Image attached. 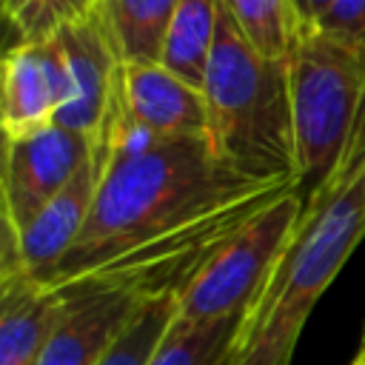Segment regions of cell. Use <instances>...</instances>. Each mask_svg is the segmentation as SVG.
I'll return each mask as SVG.
<instances>
[{"label":"cell","mask_w":365,"mask_h":365,"mask_svg":"<svg viewBox=\"0 0 365 365\" xmlns=\"http://www.w3.org/2000/svg\"><path fill=\"white\" fill-rule=\"evenodd\" d=\"M288 182L254 180L220 163L205 137H168L134 160H108L83 234L43 279L66 285L197 220Z\"/></svg>","instance_id":"obj_1"},{"label":"cell","mask_w":365,"mask_h":365,"mask_svg":"<svg viewBox=\"0 0 365 365\" xmlns=\"http://www.w3.org/2000/svg\"><path fill=\"white\" fill-rule=\"evenodd\" d=\"M365 237V137L351 140L336 174L305 202L294 240L248 308L234 365H291L322 291Z\"/></svg>","instance_id":"obj_2"},{"label":"cell","mask_w":365,"mask_h":365,"mask_svg":"<svg viewBox=\"0 0 365 365\" xmlns=\"http://www.w3.org/2000/svg\"><path fill=\"white\" fill-rule=\"evenodd\" d=\"M202 100L205 143L220 163L254 180L297 185L288 63L259 54L222 3Z\"/></svg>","instance_id":"obj_3"},{"label":"cell","mask_w":365,"mask_h":365,"mask_svg":"<svg viewBox=\"0 0 365 365\" xmlns=\"http://www.w3.org/2000/svg\"><path fill=\"white\" fill-rule=\"evenodd\" d=\"M297 197L305 202L336 174L365 97V48L319 29L299 31L288 54Z\"/></svg>","instance_id":"obj_4"},{"label":"cell","mask_w":365,"mask_h":365,"mask_svg":"<svg viewBox=\"0 0 365 365\" xmlns=\"http://www.w3.org/2000/svg\"><path fill=\"white\" fill-rule=\"evenodd\" d=\"M299 217L302 200L297 197V188L265 205L182 285L174 319L197 328L248 314L294 240Z\"/></svg>","instance_id":"obj_5"},{"label":"cell","mask_w":365,"mask_h":365,"mask_svg":"<svg viewBox=\"0 0 365 365\" xmlns=\"http://www.w3.org/2000/svg\"><path fill=\"white\" fill-rule=\"evenodd\" d=\"M91 157V140L57 123L6 137V157L0 174L3 228L20 231L29 225L80 171Z\"/></svg>","instance_id":"obj_6"},{"label":"cell","mask_w":365,"mask_h":365,"mask_svg":"<svg viewBox=\"0 0 365 365\" xmlns=\"http://www.w3.org/2000/svg\"><path fill=\"white\" fill-rule=\"evenodd\" d=\"M57 288L66 305L37 365H97L145 302L123 285L91 277Z\"/></svg>","instance_id":"obj_7"},{"label":"cell","mask_w":365,"mask_h":365,"mask_svg":"<svg viewBox=\"0 0 365 365\" xmlns=\"http://www.w3.org/2000/svg\"><path fill=\"white\" fill-rule=\"evenodd\" d=\"M51 40L57 43L68 80V100L57 114V125L91 140L106 120L123 66L100 9H94L86 20L60 29Z\"/></svg>","instance_id":"obj_8"},{"label":"cell","mask_w":365,"mask_h":365,"mask_svg":"<svg viewBox=\"0 0 365 365\" xmlns=\"http://www.w3.org/2000/svg\"><path fill=\"white\" fill-rule=\"evenodd\" d=\"M106 163L108 151L91 143V157L80 165L71 182L17 234L6 228V242L14 248L20 265L37 279H46L83 234Z\"/></svg>","instance_id":"obj_9"},{"label":"cell","mask_w":365,"mask_h":365,"mask_svg":"<svg viewBox=\"0 0 365 365\" xmlns=\"http://www.w3.org/2000/svg\"><path fill=\"white\" fill-rule=\"evenodd\" d=\"M68 100L66 66L54 40L17 43L3 57V134L20 137L57 123Z\"/></svg>","instance_id":"obj_10"},{"label":"cell","mask_w":365,"mask_h":365,"mask_svg":"<svg viewBox=\"0 0 365 365\" xmlns=\"http://www.w3.org/2000/svg\"><path fill=\"white\" fill-rule=\"evenodd\" d=\"M66 297L57 285H48L29 274L14 248L3 240V274H0V365H37L60 314Z\"/></svg>","instance_id":"obj_11"},{"label":"cell","mask_w":365,"mask_h":365,"mask_svg":"<svg viewBox=\"0 0 365 365\" xmlns=\"http://www.w3.org/2000/svg\"><path fill=\"white\" fill-rule=\"evenodd\" d=\"M120 97L125 111L163 137H205L202 91L163 63H123Z\"/></svg>","instance_id":"obj_12"},{"label":"cell","mask_w":365,"mask_h":365,"mask_svg":"<svg viewBox=\"0 0 365 365\" xmlns=\"http://www.w3.org/2000/svg\"><path fill=\"white\" fill-rule=\"evenodd\" d=\"M180 0H100V17L120 63H160Z\"/></svg>","instance_id":"obj_13"},{"label":"cell","mask_w":365,"mask_h":365,"mask_svg":"<svg viewBox=\"0 0 365 365\" xmlns=\"http://www.w3.org/2000/svg\"><path fill=\"white\" fill-rule=\"evenodd\" d=\"M217 17L220 0H180L160 57V63L171 74H177L180 80L200 91L217 40Z\"/></svg>","instance_id":"obj_14"},{"label":"cell","mask_w":365,"mask_h":365,"mask_svg":"<svg viewBox=\"0 0 365 365\" xmlns=\"http://www.w3.org/2000/svg\"><path fill=\"white\" fill-rule=\"evenodd\" d=\"M242 322L245 314L225 317L197 328L174 319L151 365H234Z\"/></svg>","instance_id":"obj_15"},{"label":"cell","mask_w":365,"mask_h":365,"mask_svg":"<svg viewBox=\"0 0 365 365\" xmlns=\"http://www.w3.org/2000/svg\"><path fill=\"white\" fill-rule=\"evenodd\" d=\"M231 14L242 37L271 60H288L297 37L299 20L291 0H220Z\"/></svg>","instance_id":"obj_16"},{"label":"cell","mask_w":365,"mask_h":365,"mask_svg":"<svg viewBox=\"0 0 365 365\" xmlns=\"http://www.w3.org/2000/svg\"><path fill=\"white\" fill-rule=\"evenodd\" d=\"M174 317H177V294H160L145 299L97 365H151Z\"/></svg>","instance_id":"obj_17"},{"label":"cell","mask_w":365,"mask_h":365,"mask_svg":"<svg viewBox=\"0 0 365 365\" xmlns=\"http://www.w3.org/2000/svg\"><path fill=\"white\" fill-rule=\"evenodd\" d=\"M100 0H3L6 20L20 34V43L51 40L60 29L86 20Z\"/></svg>","instance_id":"obj_18"},{"label":"cell","mask_w":365,"mask_h":365,"mask_svg":"<svg viewBox=\"0 0 365 365\" xmlns=\"http://www.w3.org/2000/svg\"><path fill=\"white\" fill-rule=\"evenodd\" d=\"M317 29L365 48V0H336L317 23Z\"/></svg>","instance_id":"obj_19"},{"label":"cell","mask_w":365,"mask_h":365,"mask_svg":"<svg viewBox=\"0 0 365 365\" xmlns=\"http://www.w3.org/2000/svg\"><path fill=\"white\" fill-rule=\"evenodd\" d=\"M334 3H336V0H291L294 14H297V20H299V31L317 29V23L328 14V9H331Z\"/></svg>","instance_id":"obj_20"},{"label":"cell","mask_w":365,"mask_h":365,"mask_svg":"<svg viewBox=\"0 0 365 365\" xmlns=\"http://www.w3.org/2000/svg\"><path fill=\"white\" fill-rule=\"evenodd\" d=\"M356 359H362V362H365V339H362V348H359V356H356Z\"/></svg>","instance_id":"obj_21"},{"label":"cell","mask_w":365,"mask_h":365,"mask_svg":"<svg viewBox=\"0 0 365 365\" xmlns=\"http://www.w3.org/2000/svg\"><path fill=\"white\" fill-rule=\"evenodd\" d=\"M351 365H365V362H362V359H354V362H351Z\"/></svg>","instance_id":"obj_22"},{"label":"cell","mask_w":365,"mask_h":365,"mask_svg":"<svg viewBox=\"0 0 365 365\" xmlns=\"http://www.w3.org/2000/svg\"><path fill=\"white\" fill-rule=\"evenodd\" d=\"M362 106H365V97H362Z\"/></svg>","instance_id":"obj_23"}]
</instances>
